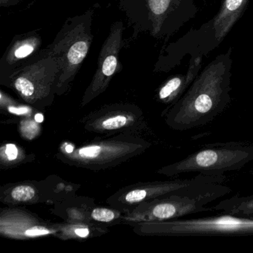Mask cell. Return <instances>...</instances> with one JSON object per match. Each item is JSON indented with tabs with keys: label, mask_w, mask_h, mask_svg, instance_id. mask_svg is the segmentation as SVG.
<instances>
[{
	"label": "cell",
	"mask_w": 253,
	"mask_h": 253,
	"mask_svg": "<svg viewBox=\"0 0 253 253\" xmlns=\"http://www.w3.org/2000/svg\"><path fill=\"white\" fill-rule=\"evenodd\" d=\"M232 48L211 60L183 95L166 109V124L175 131H186L211 122L231 101Z\"/></svg>",
	"instance_id": "1"
},
{
	"label": "cell",
	"mask_w": 253,
	"mask_h": 253,
	"mask_svg": "<svg viewBox=\"0 0 253 253\" xmlns=\"http://www.w3.org/2000/svg\"><path fill=\"white\" fill-rule=\"evenodd\" d=\"M250 0H223L217 14L198 29L186 32L164 48L156 71L168 72L190 58L207 57L224 41L247 10Z\"/></svg>",
	"instance_id": "2"
},
{
	"label": "cell",
	"mask_w": 253,
	"mask_h": 253,
	"mask_svg": "<svg viewBox=\"0 0 253 253\" xmlns=\"http://www.w3.org/2000/svg\"><path fill=\"white\" fill-rule=\"evenodd\" d=\"M226 177L195 183L172 193L142 203L123 216L126 224L165 221L203 211H214L207 205L231 192L223 185Z\"/></svg>",
	"instance_id": "3"
},
{
	"label": "cell",
	"mask_w": 253,
	"mask_h": 253,
	"mask_svg": "<svg viewBox=\"0 0 253 253\" xmlns=\"http://www.w3.org/2000/svg\"><path fill=\"white\" fill-rule=\"evenodd\" d=\"M121 11L136 34L168 40L194 20L195 0H118Z\"/></svg>",
	"instance_id": "4"
},
{
	"label": "cell",
	"mask_w": 253,
	"mask_h": 253,
	"mask_svg": "<svg viewBox=\"0 0 253 253\" xmlns=\"http://www.w3.org/2000/svg\"><path fill=\"white\" fill-rule=\"evenodd\" d=\"M150 146L137 134L122 133L78 146L65 142L55 156L67 165L98 171L118 167L144 153Z\"/></svg>",
	"instance_id": "5"
},
{
	"label": "cell",
	"mask_w": 253,
	"mask_h": 253,
	"mask_svg": "<svg viewBox=\"0 0 253 253\" xmlns=\"http://www.w3.org/2000/svg\"><path fill=\"white\" fill-rule=\"evenodd\" d=\"M94 10L67 19L51 45L47 47L58 62L55 94L61 96L70 89L92 43Z\"/></svg>",
	"instance_id": "6"
},
{
	"label": "cell",
	"mask_w": 253,
	"mask_h": 253,
	"mask_svg": "<svg viewBox=\"0 0 253 253\" xmlns=\"http://www.w3.org/2000/svg\"><path fill=\"white\" fill-rule=\"evenodd\" d=\"M253 161V143H217L206 145L186 158L159 169L157 173L169 177L191 172L218 177L241 169Z\"/></svg>",
	"instance_id": "7"
},
{
	"label": "cell",
	"mask_w": 253,
	"mask_h": 253,
	"mask_svg": "<svg viewBox=\"0 0 253 253\" xmlns=\"http://www.w3.org/2000/svg\"><path fill=\"white\" fill-rule=\"evenodd\" d=\"M141 236H246L253 235V218L223 213L198 218L131 223Z\"/></svg>",
	"instance_id": "8"
},
{
	"label": "cell",
	"mask_w": 253,
	"mask_h": 253,
	"mask_svg": "<svg viewBox=\"0 0 253 253\" xmlns=\"http://www.w3.org/2000/svg\"><path fill=\"white\" fill-rule=\"evenodd\" d=\"M59 71L58 62L45 48L1 85L11 88L31 107L42 110L54 102Z\"/></svg>",
	"instance_id": "9"
},
{
	"label": "cell",
	"mask_w": 253,
	"mask_h": 253,
	"mask_svg": "<svg viewBox=\"0 0 253 253\" xmlns=\"http://www.w3.org/2000/svg\"><path fill=\"white\" fill-rule=\"evenodd\" d=\"M84 129L100 135L128 133L137 134L146 126L143 112L133 103H114L103 106L81 121Z\"/></svg>",
	"instance_id": "10"
},
{
	"label": "cell",
	"mask_w": 253,
	"mask_h": 253,
	"mask_svg": "<svg viewBox=\"0 0 253 253\" xmlns=\"http://www.w3.org/2000/svg\"><path fill=\"white\" fill-rule=\"evenodd\" d=\"M223 177H225V176L213 177L199 174L192 178L134 183L121 188L107 198L106 203L109 207L118 209L125 214L135 208L139 204L146 201H152L155 198L169 195L182 188L195 183L218 180Z\"/></svg>",
	"instance_id": "11"
},
{
	"label": "cell",
	"mask_w": 253,
	"mask_h": 253,
	"mask_svg": "<svg viewBox=\"0 0 253 253\" xmlns=\"http://www.w3.org/2000/svg\"><path fill=\"white\" fill-rule=\"evenodd\" d=\"M124 23L116 22L111 26L110 33L100 50L97 69L91 83L81 100V107H85L99 95L103 94L118 72L119 53L122 48Z\"/></svg>",
	"instance_id": "12"
},
{
	"label": "cell",
	"mask_w": 253,
	"mask_h": 253,
	"mask_svg": "<svg viewBox=\"0 0 253 253\" xmlns=\"http://www.w3.org/2000/svg\"><path fill=\"white\" fill-rule=\"evenodd\" d=\"M56 223L45 221L34 213L17 207L2 209L0 212V235L9 239H37L57 237Z\"/></svg>",
	"instance_id": "13"
},
{
	"label": "cell",
	"mask_w": 253,
	"mask_h": 253,
	"mask_svg": "<svg viewBox=\"0 0 253 253\" xmlns=\"http://www.w3.org/2000/svg\"><path fill=\"white\" fill-rule=\"evenodd\" d=\"M42 45V38L35 31L14 37L0 60V84L34 60Z\"/></svg>",
	"instance_id": "14"
},
{
	"label": "cell",
	"mask_w": 253,
	"mask_h": 253,
	"mask_svg": "<svg viewBox=\"0 0 253 253\" xmlns=\"http://www.w3.org/2000/svg\"><path fill=\"white\" fill-rule=\"evenodd\" d=\"M203 57L189 59L187 71L184 74H178L170 77L161 85L157 94L158 101L164 104L171 105L177 101L187 91L202 68Z\"/></svg>",
	"instance_id": "15"
},
{
	"label": "cell",
	"mask_w": 253,
	"mask_h": 253,
	"mask_svg": "<svg viewBox=\"0 0 253 253\" xmlns=\"http://www.w3.org/2000/svg\"><path fill=\"white\" fill-rule=\"evenodd\" d=\"M48 194L40 182H18L1 187L0 201L8 207L35 204L42 202Z\"/></svg>",
	"instance_id": "16"
},
{
	"label": "cell",
	"mask_w": 253,
	"mask_h": 253,
	"mask_svg": "<svg viewBox=\"0 0 253 253\" xmlns=\"http://www.w3.org/2000/svg\"><path fill=\"white\" fill-rule=\"evenodd\" d=\"M59 232L57 237L63 241L75 240L84 241L106 233V226L83 221H68L64 223H56Z\"/></svg>",
	"instance_id": "17"
},
{
	"label": "cell",
	"mask_w": 253,
	"mask_h": 253,
	"mask_svg": "<svg viewBox=\"0 0 253 253\" xmlns=\"http://www.w3.org/2000/svg\"><path fill=\"white\" fill-rule=\"evenodd\" d=\"M212 209L232 215L253 218V194L248 196L234 195L220 201Z\"/></svg>",
	"instance_id": "18"
},
{
	"label": "cell",
	"mask_w": 253,
	"mask_h": 253,
	"mask_svg": "<svg viewBox=\"0 0 253 253\" xmlns=\"http://www.w3.org/2000/svg\"><path fill=\"white\" fill-rule=\"evenodd\" d=\"M30 161V156L26 155L24 149L14 143H7L0 149L1 169H10Z\"/></svg>",
	"instance_id": "19"
},
{
	"label": "cell",
	"mask_w": 253,
	"mask_h": 253,
	"mask_svg": "<svg viewBox=\"0 0 253 253\" xmlns=\"http://www.w3.org/2000/svg\"><path fill=\"white\" fill-rule=\"evenodd\" d=\"M124 213L118 209L106 208L96 207L91 209L88 214V218L93 223L101 226L117 224L122 223Z\"/></svg>",
	"instance_id": "20"
},
{
	"label": "cell",
	"mask_w": 253,
	"mask_h": 253,
	"mask_svg": "<svg viewBox=\"0 0 253 253\" xmlns=\"http://www.w3.org/2000/svg\"><path fill=\"white\" fill-rule=\"evenodd\" d=\"M29 117L30 116H26V118L21 120L19 128L23 138L33 140L39 135L41 131V127L37 121H34Z\"/></svg>",
	"instance_id": "21"
},
{
	"label": "cell",
	"mask_w": 253,
	"mask_h": 253,
	"mask_svg": "<svg viewBox=\"0 0 253 253\" xmlns=\"http://www.w3.org/2000/svg\"><path fill=\"white\" fill-rule=\"evenodd\" d=\"M202 1H204V2H205V1H207V0H202Z\"/></svg>",
	"instance_id": "22"
}]
</instances>
